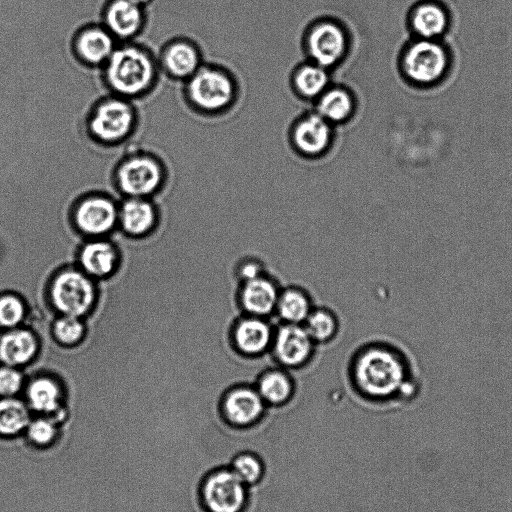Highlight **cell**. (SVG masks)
I'll return each mask as SVG.
<instances>
[{"instance_id": "25", "label": "cell", "mask_w": 512, "mask_h": 512, "mask_svg": "<svg viewBox=\"0 0 512 512\" xmlns=\"http://www.w3.org/2000/svg\"><path fill=\"white\" fill-rule=\"evenodd\" d=\"M313 307L307 291L290 286L280 290L275 313L282 323L303 324Z\"/></svg>"}, {"instance_id": "17", "label": "cell", "mask_w": 512, "mask_h": 512, "mask_svg": "<svg viewBox=\"0 0 512 512\" xmlns=\"http://www.w3.org/2000/svg\"><path fill=\"white\" fill-rule=\"evenodd\" d=\"M159 68L175 80L186 81L201 66L196 45L185 38H174L164 44L157 58Z\"/></svg>"}, {"instance_id": "22", "label": "cell", "mask_w": 512, "mask_h": 512, "mask_svg": "<svg viewBox=\"0 0 512 512\" xmlns=\"http://www.w3.org/2000/svg\"><path fill=\"white\" fill-rule=\"evenodd\" d=\"M27 405L40 416L58 414L62 406L63 392L60 384L49 376H38L26 389Z\"/></svg>"}, {"instance_id": "26", "label": "cell", "mask_w": 512, "mask_h": 512, "mask_svg": "<svg viewBox=\"0 0 512 512\" xmlns=\"http://www.w3.org/2000/svg\"><path fill=\"white\" fill-rule=\"evenodd\" d=\"M31 419V410L22 400L1 397L0 438L10 439L24 434Z\"/></svg>"}, {"instance_id": "24", "label": "cell", "mask_w": 512, "mask_h": 512, "mask_svg": "<svg viewBox=\"0 0 512 512\" xmlns=\"http://www.w3.org/2000/svg\"><path fill=\"white\" fill-rule=\"evenodd\" d=\"M330 135L328 121L317 113L303 118L295 126L293 140L302 153L316 155L328 146Z\"/></svg>"}, {"instance_id": "10", "label": "cell", "mask_w": 512, "mask_h": 512, "mask_svg": "<svg viewBox=\"0 0 512 512\" xmlns=\"http://www.w3.org/2000/svg\"><path fill=\"white\" fill-rule=\"evenodd\" d=\"M73 219L84 234L99 237L110 232L119 219V207L102 193H90L74 206Z\"/></svg>"}, {"instance_id": "14", "label": "cell", "mask_w": 512, "mask_h": 512, "mask_svg": "<svg viewBox=\"0 0 512 512\" xmlns=\"http://www.w3.org/2000/svg\"><path fill=\"white\" fill-rule=\"evenodd\" d=\"M118 44L102 23H89L75 32L71 50L82 65L101 69Z\"/></svg>"}, {"instance_id": "30", "label": "cell", "mask_w": 512, "mask_h": 512, "mask_svg": "<svg viewBox=\"0 0 512 512\" xmlns=\"http://www.w3.org/2000/svg\"><path fill=\"white\" fill-rule=\"evenodd\" d=\"M297 90L305 97L320 96L328 83L325 68L318 64H308L299 68L294 77Z\"/></svg>"}, {"instance_id": "6", "label": "cell", "mask_w": 512, "mask_h": 512, "mask_svg": "<svg viewBox=\"0 0 512 512\" xmlns=\"http://www.w3.org/2000/svg\"><path fill=\"white\" fill-rule=\"evenodd\" d=\"M248 499L249 486L229 466L209 471L199 486V500L205 512H243Z\"/></svg>"}, {"instance_id": "36", "label": "cell", "mask_w": 512, "mask_h": 512, "mask_svg": "<svg viewBox=\"0 0 512 512\" xmlns=\"http://www.w3.org/2000/svg\"><path fill=\"white\" fill-rule=\"evenodd\" d=\"M144 8H146L148 5H150L154 0H130Z\"/></svg>"}, {"instance_id": "18", "label": "cell", "mask_w": 512, "mask_h": 512, "mask_svg": "<svg viewBox=\"0 0 512 512\" xmlns=\"http://www.w3.org/2000/svg\"><path fill=\"white\" fill-rule=\"evenodd\" d=\"M346 50V36L335 23H318L308 36V51L315 63L326 68L337 63Z\"/></svg>"}, {"instance_id": "28", "label": "cell", "mask_w": 512, "mask_h": 512, "mask_svg": "<svg viewBox=\"0 0 512 512\" xmlns=\"http://www.w3.org/2000/svg\"><path fill=\"white\" fill-rule=\"evenodd\" d=\"M318 114L327 121L345 120L353 110V100L343 89L334 88L324 91L318 101Z\"/></svg>"}, {"instance_id": "13", "label": "cell", "mask_w": 512, "mask_h": 512, "mask_svg": "<svg viewBox=\"0 0 512 512\" xmlns=\"http://www.w3.org/2000/svg\"><path fill=\"white\" fill-rule=\"evenodd\" d=\"M275 328L267 318L243 314L229 330L231 347L243 357H259L271 349Z\"/></svg>"}, {"instance_id": "20", "label": "cell", "mask_w": 512, "mask_h": 512, "mask_svg": "<svg viewBox=\"0 0 512 512\" xmlns=\"http://www.w3.org/2000/svg\"><path fill=\"white\" fill-rule=\"evenodd\" d=\"M119 254L114 244L95 239L84 244L79 252L82 271L95 278L111 275L118 263Z\"/></svg>"}, {"instance_id": "7", "label": "cell", "mask_w": 512, "mask_h": 512, "mask_svg": "<svg viewBox=\"0 0 512 512\" xmlns=\"http://www.w3.org/2000/svg\"><path fill=\"white\" fill-rule=\"evenodd\" d=\"M49 293L56 311L80 318L91 311L97 296L91 277L72 268L64 269L53 277Z\"/></svg>"}, {"instance_id": "12", "label": "cell", "mask_w": 512, "mask_h": 512, "mask_svg": "<svg viewBox=\"0 0 512 512\" xmlns=\"http://www.w3.org/2000/svg\"><path fill=\"white\" fill-rule=\"evenodd\" d=\"M266 404L254 385L236 384L220 400V413L232 427L246 428L260 421Z\"/></svg>"}, {"instance_id": "33", "label": "cell", "mask_w": 512, "mask_h": 512, "mask_svg": "<svg viewBox=\"0 0 512 512\" xmlns=\"http://www.w3.org/2000/svg\"><path fill=\"white\" fill-rule=\"evenodd\" d=\"M23 301L12 294L0 297V325L6 328H15L25 317Z\"/></svg>"}, {"instance_id": "31", "label": "cell", "mask_w": 512, "mask_h": 512, "mask_svg": "<svg viewBox=\"0 0 512 512\" xmlns=\"http://www.w3.org/2000/svg\"><path fill=\"white\" fill-rule=\"evenodd\" d=\"M229 468L247 486L257 484L263 478L265 472L261 458L250 451L237 453L231 460Z\"/></svg>"}, {"instance_id": "35", "label": "cell", "mask_w": 512, "mask_h": 512, "mask_svg": "<svg viewBox=\"0 0 512 512\" xmlns=\"http://www.w3.org/2000/svg\"><path fill=\"white\" fill-rule=\"evenodd\" d=\"M236 275L239 282H243L264 274V270L260 261L254 259H246L240 261L236 268Z\"/></svg>"}, {"instance_id": "3", "label": "cell", "mask_w": 512, "mask_h": 512, "mask_svg": "<svg viewBox=\"0 0 512 512\" xmlns=\"http://www.w3.org/2000/svg\"><path fill=\"white\" fill-rule=\"evenodd\" d=\"M454 62V52L445 39L412 37L401 51L399 67L413 87L431 90L446 82Z\"/></svg>"}, {"instance_id": "16", "label": "cell", "mask_w": 512, "mask_h": 512, "mask_svg": "<svg viewBox=\"0 0 512 512\" xmlns=\"http://www.w3.org/2000/svg\"><path fill=\"white\" fill-rule=\"evenodd\" d=\"M280 288L266 273L239 282L237 302L243 314L267 318L275 313Z\"/></svg>"}, {"instance_id": "27", "label": "cell", "mask_w": 512, "mask_h": 512, "mask_svg": "<svg viewBox=\"0 0 512 512\" xmlns=\"http://www.w3.org/2000/svg\"><path fill=\"white\" fill-rule=\"evenodd\" d=\"M302 325L315 344L333 340L339 330L336 315L332 310L324 307H313Z\"/></svg>"}, {"instance_id": "21", "label": "cell", "mask_w": 512, "mask_h": 512, "mask_svg": "<svg viewBox=\"0 0 512 512\" xmlns=\"http://www.w3.org/2000/svg\"><path fill=\"white\" fill-rule=\"evenodd\" d=\"M38 349L36 335L28 329L13 328L0 338V360L5 365H26L34 359Z\"/></svg>"}, {"instance_id": "5", "label": "cell", "mask_w": 512, "mask_h": 512, "mask_svg": "<svg viewBox=\"0 0 512 512\" xmlns=\"http://www.w3.org/2000/svg\"><path fill=\"white\" fill-rule=\"evenodd\" d=\"M112 179L116 189L126 198H149L164 186L167 169L155 154L137 150L117 162Z\"/></svg>"}, {"instance_id": "15", "label": "cell", "mask_w": 512, "mask_h": 512, "mask_svg": "<svg viewBox=\"0 0 512 512\" xmlns=\"http://www.w3.org/2000/svg\"><path fill=\"white\" fill-rule=\"evenodd\" d=\"M101 23L118 42H129L146 25V8L130 0H106L101 11Z\"/></svg>"}, {"instance_id": "8", "label": "cell", "mask_w": 512, "mask_h": 512, "mask_svg": "<svg viewBox=\"0 0 512 512\" xmlns=\"http://www.w3.org/2000/svg\"><path fill=\"white\" fill-rule=\"evenodd\" d=\"M185 82L184 95L199 111L215 112L225 108L233 98L234 88L229 77L213 67L200 68Z\"/></svg>"}, {"instance_id": "23", "label": "cell", "mask_w": 512, "mask_h": 512, "mask_svg": "<svg viewBox=\"0 0 512 512\" xmlns=\"http://www.w3.org/2000/svg\"><path fill=\"white\" fill-rule=\"evenodd\" d=\"M254 386L265 404L270 406L286 404L295 391L293 378L281 366L261 372Z\"/></svg>"}, {"instance_id": "1", "label": "cell", "mask_w": 512, "mask_h": 512, "mask_svg": "<svg viewBox=\"0 0 512 512\" xmlns=\"http://www.w3.org/2000/svg\"><path fill=\"white\" fill-rule=\"evenodd\" d=\"M358 392L377 402L408 404L422 393L423 380L415 359L402 347L375 343L361 349L352 366Z\"/></svg>"}, {"instance_id": "32", "label": "cell", "mask_w": 512, "mask_h": 512, "mask_svg": "<svg viewBox=\"0 0 512 512\" xmlns=\"http://www.w3.org/2000/svg\"><path fill=\"white\" fill-rule=\"evenodd\" d=\"M85 324L80 317L61 315L52 326L55 339L65 346L79 343L85 335Z\"/></svg>"}, {"instance_id": "34", "label": "cell", "mask_w": 512, "mask_h": 512, "mask_svg": "<svg viewBox=\"0 0 512 512\" xmlns=\"http://www.w3.org/2000/svg\"><path fill=\"white\" fill-rule=\"evenodd\" d=\"M23 374L13 366L0 367V396L13 397L22 388Z\"/></svg>"}, {"instance_id": "2", "label": "cell", "mask_w": 512, "mask_h": 512, "mask_svg": "<svg viewBox=\"0 0 512 512\" xmlns=\"http://www.w3.org/2000/svg\"><path fill=\"white\" fill-rule=\"evenodd\" d=\"M159 69L157 58L148 48L121 42L101 68L102 80L111 94L132 101L154 89Z\"/></svg>"}, {"instance_id": "11", "label": "cell", "mask_w": 512, "mask_h": 512, "mask_svg": "<svg viewBox=\"0 0 512 512\" xmlns=\"http://www.w3.org/2000/svg\"><path fill=\"white\" fill-rule=\"evenodd\" d=\"M315 345L302 324L282 323L275 328L270 350L279 366L298 369L309 363Z\"/></svg>"}, {"instance_id": "9", "label": "cell", "mask_w": 512, "mask_h": 512, "mask_svg": "<svg viewBox=\"0 0 512 512\" xmlns=\"http://www.w3.org/2000/svg\"><path fill=\"white\" fill-rule=\"evenodd\" d=\"M452 24V9L443 0H417L407 12V25L413 38L444 39Z\"/></svg>"}, {"instance_id": "29", "label": "cell", "mask_w": 512, "mask_h": 512, "mask_svg": "<svg viewBox=\"0 0 512 512\" xmlns=\"http://www.w3.org/2000/svg\"><path fill=\"white\" fill-rule=\"evenodd\" d=\"M30 446L39 450H45L54 446L60 436L58 421L50 416H39L31 419L25 432Z\"/></svg>"}, {"instance_id": "19", "label": "cell", "mask_w": 512, "mask_h": 512, "mask_svg": "<svg viewBox=\"0 0 512 512\" xmlns=\"http://www.w3.org/2000/svg\"><path fill=\"white\" fill-rule=\"evenodd\" d=\"M118 221L127 234L143 236L156 225L157 210L149 198L129 197L119 206Z\"/></svg>"}, {"instance_id": "4", "label": "cell", "mask_w": 512, "mask_h": 512, "mask_svg": "<svg viewBox=\"0 0 512 512\" xmlns=\"http://www.w3.org/2000/svg\"><path fill=\"white\" fill-rule=\"evenodd\" d=\"M138 121L132 101L110 93L91 106L85 118V129L94 143L114 147L132 136Z\"/></svg>"}]
</instances>
